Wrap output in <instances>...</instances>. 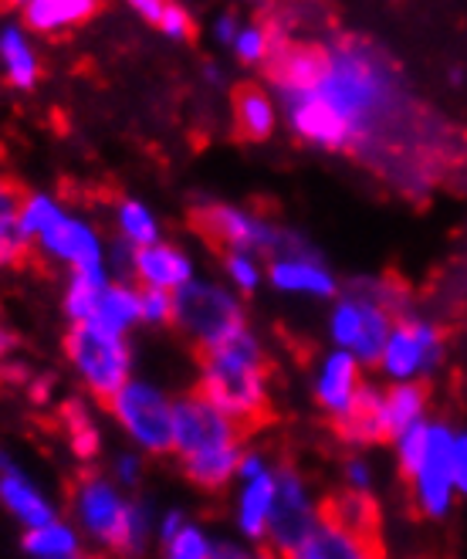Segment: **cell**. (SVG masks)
I'll use <instances>...</instances> for the list:
<instances>
[{"mask_svg": "<svg viewBox=\"0 0 467 559\" xmlns=\"http://www.w3.org/2000/svg\"><path fill=\"white\" fill-rule=\"evenodd\" d=\"M140 319L143 325H170L173 322V292L140 285Z\"/></svg>", "mask_w": 467, "mask_h": 559, "instance_id": "obj_37", "label": "cell"}, {"mask_svg": "<svg viewBox=\"0 0 467 559\" xmlns=\"http://www.w3.org/2000/svg\"><path fill=\"white\" fill-rule=\"evenodd\" d=\"M64 359L82 383V390L95 401H109L112 393L136 373V353L125 333H112V329L98 322H72L64 333Z\"/></svg>", "mask_w": 467, "mask_h": 559, "instance_id": "obj_6", "label": "cell"}, {"mask_svg": "<svg viewBox=\"0 0 467 559\" xmlns=\"http://www.w3.org/2000/svg\"><path fill=\"white\" fill-rule=\"evenodd\" d=\"M0 506L21 530H31V525H41L58 515V506L48 491L11 462L0 465Z\"/></svg>", "mask_w": 467, "mask_h": 559, "instance_id": "obj_18", "label": "cell"}, {"mask_svg": "<svg viewBox=\"0 0 467 559\" xmlns=\"http://www.w3.org/2000/svg\"><path fill=\"white\" fill-rule=\"evenodd\" d=\"M214 543L211 533L196 522H183L180 530L163 543V552L170 559H214Z\"/></svg>", "mask_w": 467, "mask_h": 559, "instance_id": "obj_35", "label": "cell"}, {"mask_svg": "<svg viewBox=\"0 0 467 559\" xmlns=\"http://www.w3.org/2000/svg\"><path fill=\"white\" fill-rule=\"evenodd\" d=\"M92 322L112 329V333H125V336L136 325H143V319H140V285L112 275V282L103 292V299H98Z\"/></svg>", "mask_w": 467, "mask_h": 559, "instance_id": "obj_27", "label": "cell"}, {"mask_svg": "<svg viewBox=\"0 0 467 559\" xmlns=\"http://www.w3.org/2000/svg\"><path fill=\"white\" fill-rule=\"evenodd\" d=\"M282 122V103L278 95L261 88V85H244L234 95V126L238 133L251 143L268 140Z\"/></svg>", "mask_w": 467, "mask_h": 559, "instance_id": "obj_21", "label": "cell"}, {"mask_svg": "<svg viewBox=\"0 0 467 559\" xmlns=\"http://www.w3.org/2000/svg\"><path fill=\"white\" fill-rule=\"evenodd\" d=\"M322 515L325 512L319 509L306 478L295 468H278V499H275V512L268 525V539H264L272 546V552L298 559L306 543L312 539V533L319 530Z\"/></svg>", "mask_w": 467, "mask_h": 559, "instance_id": "obj_12", "label": "cell"}, {"mask_svg": "<svg viewBox=\"0 0 467 559\" xmlns=\"http://www.w3.org/2000/svg\"><path fill=\"white\" fill-rule=\"evenodd\" d=\"M399 312V288L390 282L359 278L332 299L325 333L328 343L352 353L362 367H376L383 343Z\"/></svg>", "mask_w": 467, "mask_h": 559, "instance_id": "obj_5", "label": "cell"}, {"mask_svg": "<svg viewBox=\"0 0 467 559\" xmlns=\"http://www.w3.org/2000/svg\"><path fill=\"white\" fill-rule=\"evenodd\" d=\"M268 468H272V465H268V457H264L261 451H248V448H244L241 465H238V478H254V475L268 472Z\"/></svg>", "mask_w": 467, "mask_h": 559, "instance_id": "obj_46", "label": "cell"}, {"mask_svg": "<svg viewBox=\"0 0 467 559\" xmlns=\"http://www.w3.org/2000/svg\"><path fill=\"white\" fill-rule=\"evenodd\" d=\"M143 451H122V454H116V462H112V468H109V475H112V481L119 485V488H125V491H136L140 488V481H143V457H140Z\"/></svg>", "mask_w": 467, "mask_h": 559, "instance_id": "obj_38", "label": "cell"}, {"mask_svg": "<svg viewBox=\"0 0 467 559\" xmlns=\"http://www.w3.org/2000/svg\"><path fill=\"white\" fill-rule=\"evenodd\" d=\"M187 519H190V515H187L183 509H166V512H159V522H156V539H159V546H163L166 539H170Z\"/></svg>", "mask_w": 467, "mask_h": 559, "instance_id": "obj_44", "label": "cell"}, {"mask_svg": "<svg viewBox=\"0 0 467 559\" xmlns=\"http://www.w3.org/2000/svg\"><path fill=\"white\" fill-rule=\"evenodd\" d=\"M336 522L349 525V530L362 533V536H370L373 539V530H376V506L370 499V491H343L339 499H332L328 512Z\"/></svg>", "mask_w": 467, "mask_h": 559, "instance_id": "obj_33", "label": "cell"}, {"mask_svg": "<svg viewBox=\"0 0 467 559\" xmlns=\"http://www.w3.org/2000/svg\"><path fill=\"white\" fill-rule=\"evenodd\" d=\"M193 275H196V261L180 245L156 241V245L136 248V254H132V282H136V285L177 292Z\"/></svg>", "mask_w": 467, "mask_h": 559, "instance_id": "obj_17", "label": "cell"}, {"mask_svg": "<svg viewBox=\"0 0 467 559\" xmlns=\"http://www.w3.org/2000/svg\"><path fill=\"white\" fill-rule=\"evenodd\" d=\"M17 207H21V190L0 174V272L17 269L31 251V241L21 235Z\"/></svg>", "mask_w": 467, "mask_h": 559, "instance_id": "obj_28", "label": "cell"}, {"mask_svg": "<svg viewBox=\"0 0 467 559\" xmlns=\"http://www.w3.org/2000/svg\"><path fill=\"white\" fill-rule=\"evenodd\" d=\"M109 417L143 454L173 451V397L159 383L132 373L112 397Z\"/></svg>", "mask_w": 467, "mask_h": 559, "instance_id": "obj_7", "label": "cell"}, {"mask_svg": "<svg viewBox=\"0 0 467 559\" xmlns=\"http://www.w3.org/2000/svg\"><path fill=\"white\" fill-rule=\"evenodd\" d=\"M24 390H27V397L35 401L38 407H45V404H51L55 380H51V377H35V373H31V377H27V383H24Z\"/></svg>", "mask_w": 467, "mask_h": 559, "instance_id": "obj_45", "label": "cell"}, {"mask_svg": "<svg viewBox=\"0 0 467 559\" xmlns=\"http://www.w3.org/2000/svg\"><path fill=\"white\" fill-rule=\"evenodd\" d=\"M278 499V468H268L254 478H238V496H234V525L244 543H264Z\"/></svg>", "mask_w": 467, "mask_h": 559, "instance_id": "obj_16", "label": "cell"}, {"mask_svg": "<svg viewBox=\"0 0 467 559\" xmlns=\"http://www.w3.org/2000/svg\"><path fill=\"white\" fill-rule=\"evenodd\" d=\"M31 251H38L41 261L64 272L75 269H92V265H106V238L103 231L79 211L69 204H61V211L41 227V235L31 241Z\"/></svg>", "mask_w": 467, "mask_h": 559, "instance_id": "obj_10", "label": "cell"}, {"mask_svg": "<svg viewBox=\"0 0 467 559\" xmlns=\"http://www.w3.org/2000/svg\"><path fill=\"white\" fill-rule=\"evenodd\" d=\"M447 356V343L438 322L423 316H396L390 336L383 343V353L376 359V370L383 373L386 383L399 380H427L441 370Z\"/></svg>", "mask_w": 467, "mask_h": 559, "instance_id": "obj_9", "label": "cell"}, {"mask_svg": "<svg viewBox=\"0 0 467 559\" xmlns=\"http://www.w3.org/2000/svg\"><path fill=\"white\" fill-rule=\"evenodd\" d=\"M241 431L238 420L217 411L204 393L173 401V454L180 457L190 485L204 491H220L238 481L241 465Z\"/></svg>", "mask_w": 467, "mask_h": 559, "instance_id": "obj_3", "label": "cell"}, {"mask_svg": "<svg viewBox=\"0 0 467 559\" xmlns=\"http://www.w3.org/2000/svg\"><path fill=\"white\" fill-rule=\"evenodd\" d=\"M196 227L224 251L275 254L288 241V231L241 204H204L196 211Z\"/></svg>", "mask_w": 467, "mask_h": 559, "instance_id": "obj_13", "label": "cell"}, {"mask_svg": "<svg viewBox=\"0 0 467 559\" xmlns=\"http://www.w3.org/2000/svg\"><path fill=\"white\" fill-rule=\"evenodd\" d=\"M21 21L31 35H64V31H75L88 24L98 11H103V0H21Z\"/></svg>", "mask_w": 467, "mask_h": 559, "instance_id": "obj_20", "label": "cell"}, {"mask_svg": "<svg viewBox=\"0 0 467 559\" xmlns=\"http://www.w3.org/2000/svg\"><path fill=\"white\" fill-rule=\"evenodd\" d=\"M21 549L31 559H79L85 552V536L75 522L55 515L41 525L24 530Z\"/></svg>", "mask_w": 467, "mask_h": 559, "instance_id": "obj_23", "label": "cell"}, {"mask_svg": "<svg viewBox=\"0 0 467 559\" xmlns=\"http://www.w3.org/2000/svg\"><path fill=\"white\" fill-rule=\"evenodd\" d=\"M220 269H224V282L241 295H254L268 282V265H264V254L258 251H224Z\"/></svg>", "mask_w": 467, "mask_h": 559, "instance_id": "obj_31", "label": "cell"}, {"mask_svg": "<svg viewBox=\"0 0 467 559\" xmlns=\"http://www.w3.org/2000/svg\"><path fill=\"white\" fill-rule=\"evenodd\" d=\"M362 364L339 349V346H332L328 353H322L315 359V370H312V397L319 404L322 414H328L332 420H336L352 401H356V393L362 386Z\"/></svg>", "mask_w": 467, "mask_h": 559, "instance_id": "obj_15", "label": "cell"}, {"mask_svg": "<svg viewBox=\"0 0 467 559\" xmlns=\"http://www.w3.org/2000/svg\"><path fill=\"white\" fill-rule=\"evenodd\" d=\"M454 427L447 420H430V441L420 457V465L407 475L414 488V506L427 519H447L457 488H454V472H451V448H454Z\"/></svg>", "mask_w": 467, "mask_h": 559, "instance_id": "obj_14", "label": "cell"}, {"mask_svg": "<svg viewBox=\"0 0 467 559\" xmlns=\"http://www.w3.org/2000/svg\"><path fill=\"white\" fill-rule=\"evenodd\" d=\"M275 48H278L275 31L264 27V24H248V21L238 27V35H234V41H230V55L238 58L241 64H248V69L268 64Z\"/></svg>", "mask_w": 467, "mask_h": 559, "instance_id": "obj_32", "label": "cell"}, {"mask_svg": "<svg viewBox=\"0 0 467 559\" xmlns=\"http://www.w3.org/2000/svg\"><path fill=\"white\" fill-rule=\"evenodd\" d=\"M132 254H136V248H129L125 241H116L106 251V265L116 278H132Z\"/></svg>", "mask_w": 467, "mask_h": 559, "instance_id": "obj_42", "label": "cell"}, {"mask_svg": "<svg viewBox=\"0 0 467 559\" xmlns=\"http://www.w3.org/2000/svg\"><path fill=\"white\" fill-rule=\"evenodd\" d=\"M244 21L234 14V11H220L217 17H214V24H211V35H214V41L217 45H224V48H230V41H234V35H238V27H241Z\"/></svg>", "mask_w": 467, "mask_h": 559, "instance_id": "obj_43", "label": "cell"}, {"mask_svg": "<svg viewBox=\"0 0 467 559\" xmlns=\"http://www.w3.org/2000/svg\"><path fill=\"white\" fill-rule=\"evenodd\" d=\"M112 221H116L119 241H125L129 248H146V245L163 241V221H159V214L146 201H136V197H125V201H119Z\"/></svg>", "mask_w": 467, "mask_h": 559, "instance_id": "obj_29", "label": "cell"}, {"mask_svg": "<svg viewBox=\"0 0 467 559\" xmlns=\"http://www.w3.org/2000/svg\"><path fill=\"white\" fill-rule=\"evenodd\" d=\"M451 472H454V488H457V496L467 499V431H457V435H454Z\"/></svg>", "mask_w": 467, "mask_h": 559, "instance_id": "obj_41", "label": "cell"}, {"mask_svg": "<svg viewBox=\"0 0 467 559\" xmlns=\"http://www.w3.org/2000/svg\"><path fill=\"white\" fill-rule=\"evenodd\" d=\"M61 427H64V438H69V448L79 462H95V457L103 454V427H98V420L85 401H64Z\"/></svg>", "mask_w": 467, "mask_h": 559, "instance_id": "obj_30", "label": "cell"}, {"mask_svg": "<svg viewBox=\"0 0 467 559\" xmlns=\"http://www.w3.org/2000/svg\"><path fill=\"white\" fill-rule=\"evenodd\" d=\"M312 85L346 119L352 150L359 143H373L380 129L390 126L404 106V88L396 82L393 64L370 45L349 38L322 48V72Z\"/></svg>", "mask_w": 467, "mask_h": 559, "instance_id": "obj_1", "label": "cell"}, {"mask_svg": "<svg viewBox=\"0 0 467 559\" xmlns=\"http://www.w3.org/2000/svg\"><path fill=\"white\" fill-rule=\"evenodd\" d=\"M112 282L109 265H92V269H75L64 278L61 288V312L69 322H88L98 309L106 285Z\"/></svg>", "mask_w": 467, "mask_h": 559, "instance_id": "obj_26", "label": "cell"}, {"mask_svg": "<svg viewBox=\"0 0 467 559\" xmlns=\"http://www.w3.org/2000/svg\"><path fill=\"white\" fill-rule=\"evenodd\" d=\"M451 82H454V85H457V82H464V72H460V69H454V72H451Z\"/></svg>", "mask_w": 467, "mask_h": 559, "instance_id": "obj_50", "label": "cell"}, {"mask_svg": "<svg viewBox=\"0 0 467 559\" xmlns=\"http://www.w3.org/2000/svg\"><path fill=\"white\" fill-rule=\"evenodd\" d=\"M125 4L136 11L143 21H149L156 27V21L163 17V11H166V4H170V0H125Z\"/></svg>", "mask_w": 467, "mask_h": 559, "instance_id": "obj_47", "label": "cell"}, {"mask_svg": "<svg viewBox=\"0 0 467 559\" xmlns=\"http://www.w3.org/2000/svg\"><path fill=\"white\" fill-rule=\"evenodd\" d=\"M251 549L241 543H214V559H248Z\"/></svg>", "mask_w": 467, "mask_h": 559, "instance_id": "obj_49", "label": "cell"}, {"mask_svg": "<svg viewBox=\"0 0 467 559\" xmlns=\"http://www.w3.org/2000/svg\"><path fill=\"white\" fill-rule=\"evenodd\" d=\"M173 325L204 349L230 336L234 329L248 325L241 292H234L227 282L193 275L183 288L173 292Z\"/></svg>", "mask_w": 467, "mask_h": 559, "instance_id": "obj_8", "label": "cell"}, {"mask_svg": "<svg viewBox=\"0 0 467 559\" xmlns=\"http://www.w3.org/2000/svg\"><path fill=\"white\" fill-rule=\"evenodd\" d=\"M196 393L241 427L258 424L272 404V373L261 340L248 325L204 346L196 364Z\"/></svg>", "mask_w": 467, "mask_h": 559, "instance_id": "obj_2", "label": "cell"}, {"mask_svg": "<svg viewBox=\"0 0 467 559\" xmlns=\"http://www.w3.org/2000/svg\"><path fill=\"white\" fill-rule=\"evenodd\" d=\"M17 356V336H14V329L0 322V370H4L8 359Z\"/></svg>", "mask_w": 467, "mask_h": 559, "instance_id": "obj_48", "label": "cell"}, {"mask_svg": "<svg viewBox=\"0 0 467 559\" xmlns=\"http://www.w3.org/2000/svg\"><path fill=\"white\" fill-rule=\"evenodd\" d=\"M427 407H430V397H427V386L420 380H399V383H390L380 397V417H383V435L386 441L393 435H399L404 427L417 424L427 417Z\"/></svg>", "mask_w": 467, "mask_h": 559, "instance_id": "obj_24", "label": "cell"}, {"mask_svg": "<svg viewBox=\"0 0 467 559\" xmlns=\"http://www.w3.org/2000/svg\"><path fill=\"white\" fill-rule=\"evenodd\" d=\"M390 441H393V454H396L399 472L410 475V472L420 465L423 451H427V441H430V417H423V420H417V424L404 427V431L393 435Z\"/></svg>", "mask_w": 467, "mask_h": 559, "instance_id": "obj_36", "label": "cell"}, {"mask_svg": "<svg viewBox=\"0 0 467 559\" xmlns=\"http://www.w3.org/2000/svg\"><path fill=\"white\" fill-rule=\"evenodd\" d=\"M380 397L383 390L373 386V383H362L356 401L336 417V431L346 444L352 448H366V444H376V441H386L383 435V417H380Z\"/></svg>", "mask_w": 467, "mask_h": 559, "instance_id": "obj_22", "label": "cell"}, {"mask_svg": "<svg viewBox=\"0 0 467 559\" xmlns=\"http://www.w3.org/2000/svg\"><path fill=\"white\" fill-rule=\"evenodd\" d=\"M11 4H21V0H11Z\"/></svg>", "mask_w": 467, "mask_h": 559, "instance_id": "obj_52", "label": "cell"}, {"mask_svg": "<svg viewBox=\"0 0 467 559\" xmlns=\"http://www.w3.org/2000/svg\"><path fill=\"white\" fill-rule=\"evenodd\" d=\"M156 27H159L163 38L187 41L193 35V17H190V11L183 4H173V0H170V4H166V11H163V17L156 21Z\"/></svg>", "mask_w": 467, "mask_h": 559, "instance_id": "obj_39", "label": "cell"}, {"mask_svg": "<svg viewBox=\"0 0 467 559\" xmlns=\"http://www.w3.org/2000/svg\"><path fill=\"white\" fill-rule=\"evenodd\" d=\"M268 285L278 295H288V299H312V302H332L343 292L339 275L328 269V261L298 235H288V241L272 254Z\"/></svg>", "mask_w": 467, "mask_h": 559, "instance_id": "obj_11", "label": "cell"}, {"mask_svg": "<svg viewBox=\"0 0 467 559\" xmlns=\"http://www.w3.org/2000/svg\"><path fill=\"white\" fill-rule=\"evenodd\" d=\"M343 481H346V488L349 491H373V485H376V472H373V465L366 462V457H349L346 462V468H343Z\"/></svg>", "mask_w": 467, "mask_h": 559, "instance_id": "obj_40", "label": "cell"}, {"mask_svg": "<svg viewBox=\"0 0 467 559\" xmlns=\"http://www.w3.org/2000/svg\"><path fill=\"white\" fill-rule=\"evenodd\" d=\"M61 211V201L48 190H31L21 193V207H17V224H21V235L27 241H35L41 235V227Z\"/></svg>", "mask_w": 467, "mask_h": 559, "instance_id": "obj_34", "label": "cell"}, {"mask_svg": "<svg viewBox=\"0 0 467 559\" xmlns=\"http://www.w3.org/2000/svg\"><path fill=\"white\" fill-rule=\"evenodd\" d=\"M72 519L82 536L109 552H143L156 539L159 512L146 499H129L112 475H85L72 496Z\"/></svg>", "mask_w": 467, "mask_h": 559, "instance_id": "obj_4", "label": "cell"}, {"mask_svg": "<svg viewBox=\"0 0 467 559\" xmlns=\"http://www.w3.org/2000/svg\"><path fill=\"white\" fill-rule=\"evenodd\" d=\"M4 462H8V457H4V454H0V465H4Z\"/></svg>", "mask_w": 467, "mask_h": 559, "instance_id": "obj_51", "label": "cell"}, {"mask_svg": "<svg viewBox=\"0 0 467 559\" xmlns=\"http://www.w3.org/2000/svg\"><path fill=\"white\" fill-rule=\"evenodd\" d=\"M370 552H373L370 536L349 530V525L336 522L332 515H322L319 530L312 533V539L306 543V549L298 559H362Z\"/></svg>", "mask_w": 467, "mask_h": 559, "instance_id": "obj_25", "label": "cell"}, {"mask_svg": "<svg viewBox=\"0 0 467 559\" xmlns=\"http://www.w3.org/2000/svg\"><path fill=\"white\" fill-rule=\"evenodd\" d=\"M0 75L17 92H31L41 82V55L24 21L0 24Z\"/></svg>", "mask_w": 467, "mask_h": 559, "instance_id": "obj_19", "label": "cell"}]
</instances>
